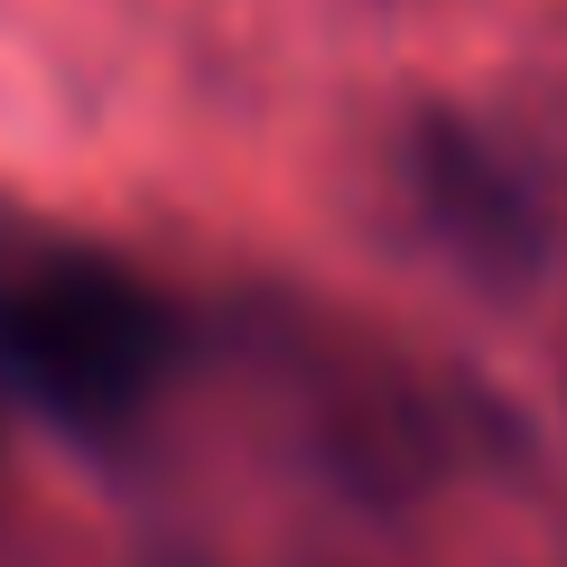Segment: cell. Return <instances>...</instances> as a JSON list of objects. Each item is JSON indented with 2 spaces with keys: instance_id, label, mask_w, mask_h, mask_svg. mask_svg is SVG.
I'll use <instances>...</instances> for the list:
<instances>
[{
  "instance_id": "6da1fadb",
  "label": "cell",
  "mask_w": 567,
  "mask_h": 567,
  "mask_svg": "<svg viewBox=\"0 0 567 567\" xmlns=\"http://www.w3.org/2000/svg\"><path fill=\"white\" fill-rule=\"evenodd\" d=\"M177 307L122 251L0 205V382L75 437H122L177 372Z\"/></svg>"
},
{
  "instance_id": "7a4b0ae2",
  "label": "cell",
  "mask_w": 567,
  "mask_h": 567,
  "mask_svg": "<svg viewBox=\"0 0 567 567\" xmlns=\"http://www.w3.org/2000/svg\"><path fill=\"white\" fill-rule=\"evenodd\" d=\"M410 186H419V205H429V224H437L484 279H522V270L539 261V215H530V196L503 177V158H493L475 131L419 122V131H410Z\"/></svg>"
}]
</instances>
